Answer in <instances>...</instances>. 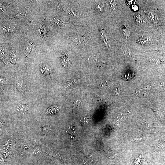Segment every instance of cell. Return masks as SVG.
<instances>
[{
    "mask_svg": "<svg viewBox=\"0 0 165 165\" xmlns=\"http://www.w3.org/2000/svg\"><path fill=\"white\" fill-rule=\"evenodd\" d=\"M35 50V45L32 43H29L25 48V52L28 55H31L34 53Z\"/></svg>",
    "mask_w": 165,
    "mask_h": 165,
    "instance_id": "1",
    "label": "cell"
},
{
    "mask_svg": "<svg viewBox=\"0 0 165 165\" xmlns=\"http://www.w3.org/2000/svg\"><path fill=\"white\" fill-rule=\"evenodd\" d=\"M38 30L39 33L42 37H46L48 35L46 28L44 24H41L39 25Z\"/></svg>",
    "mask_w": 165,
    "mask_h": 165,
    "instance_id": "2",
    "label": "cell"
},
{
    "mask_svg": "<svg viewBox=\"0 0 165 165\" xmlns=\"http://www.w3.org/2000/svg\"><path fill=\"white\" fill-rule=\"evenodd\" d=\"M51 22L53 24L57 27H61L64 25L63 20L59 18L53 17L51 19Z\"/></svg>",
    "mask_w": 165,
    "mask_h": 165,
    "instance_id": "3",
    "label": "cell"
},
{
    "mask_svg": "<svg viewBox=\"0 0 165 165\" xmlns=\"http://www.w3.org/2000/svg\"><path fill=\"white\" fill-rule=\"evenodd\" d=\"M81 102L78 100H75L72 104V108L75 110L78 111L80 109L81 107Z\"/></svg>",
    "mask_w": 165,
    "mask_h": 165,
    "instance_id": "4",
    "label": "cell"
},
{
    "mask_svg": "<svg viewBox=\"0 0 165 165\" xmlns=\"http://www.w3.org/2000/svg\"><path fill=\"white\" fill-rule=\"evenodd\" d=\"M16 86L20 91H24L26 89L24 83L21 81H18L16 83Z\"/></svg>",
    "mask_w": 165,
    "mask_h": 165,
    "instance_id": "5",
    "label": "cell"
},
{
    "mask_svg": "<svg viewBox=\"0 0 165 165\" xmlns=\"http://www.w3.org/2000/svg\"><path fill=\"white\" fill-rule=\"evenodd\" d=\"M28 107L25 105H18L16 109L19 112L21 113L25 112L28 109Z\"/></svg>",
    "mask_w": 165,
    "mask_h": 165,
    "instance_id": "6",
    "label": "cell"
},
{
    "mask_svg": "<svg viewBox=\"0 0 165 165\" xmlns=\"http://www.w3.org/2000/svg\"><path fill=\"white\" fill-rule=\"evenodd\" d=\"M122 32L127 37L129 36L130 31L127 26L125 23L123 25Z\"/></svg>",
    "mask_w": 165,
    "mask_h": 165,
    "instance_id": "7",
    "label": "cell"
},
{
    "mask_svg": "<svg viewBox=\"0 0 165 165\" xmlns=\"http://www.w3.org/2000/svg\"><path fill=\"white\" fill-rule=\"evenodd\" d=\"M134 76V74H128L122 76V78L125 80H127L132 79Z\"/></svg>",
    "mask_w": 165,
    "mask_h": 165,
    "instance_id": "8",
    "label": "cell"
},
{
    "mask_svg": "<svg viewBox=\"0 0 165 165\" xmlns=\"http://www.w3.org/2000/svg\"><path fill=\"white\" fill-rule=\"evenodd\" d=\"M10 59L12 63H15L16 62V56L13 52L11 53Z\"/></svg>",
    "mask_w": 165,
    "mask_h": 165,
    "instance_id": "9",
    "label": "cell"
},
{
    "mask_svg": "<svg viewBox=\"0 0 165 165\" xmlns=\"http://www.w3.org/2000/svg\"><path fill=\"white\" fill-rule=\"evenodd\" d=\"M140 38L139 39L138 41H139L140 42H141V43L142 44H147V43H149V41L148 40V38Z\"/></svg>",
    "mask_w": 165,
    "mask_h": 165,
    "instance_id": "10",
    "label": "cell"
},
{
    "mask_svg": "<svg viewBox=\"0 0 165 165\" xmlns=\"http://www.w3.org/2000/svg\"><path fill=\"white\" fill-rule=\"evenodd\" d=\"M72 60L69 57L64 59L62 61L63 64H65L64 65L65 66H67L70 64Z\"/></svg>",
    "mask_w": 165,
    "mask_h": 165,
    "instance_id": "11",
    "label": "cell"
},
{
    "mask_svg": "<svg viewBox=\"0 0 165 165\" xmlns=\"http://www.w3.org/2000/svg\"><path fill=\"white\" fill-rule=\"evenodd\" d=\"M147 90L146 89H141L138 90L137 92L138 94L141 93L142 95H145L147 93Z\"/></svg>",
    "mask_w": 165,
    "mask_h": 165,
    "instance_id": "12",
    "label": "cell"
},
{
    "mask_svg": "<svg viewBox=\"0 0 165 165\" xmlns=\"http://www.w3.org/2000/svg\"><path fill=\"white\" fill-rule=\"evenodd\" d=\"M33 151L34 152H37V153H38V152H41L40 151V148H35V149Z\"/></svg>",
    "mask_w": 165,
    "mask_h": 165,
    "instance_id": "13",
    "label": "cell"
},
{
    "mask_svg": "<svg viewBox=\"0 0 165 165\" xmlns=\"http://www.w3.org/2000/svg\"><path fill=\"white\" fill-rule=\"evenodd\" d=\"M133 9L134 10H137L138 9V7L137 6H135L133 7Z\"/></svg>",
    "mask_w": 165,
    "mask_h": 165,
    "instance_id": "14",
    "label": "cell"
},
{
    "mask_svg": "<svg viewBox=\"0 0 165 165\" xmlns=\"http://www.w3.org/2000/svg\"><path fill=\"white\" fill-rule=\"evenodd\" d=\"M97 6H98L97 7V8H100V7L99 6V5H98ZM98 9L100 11H101V10H102V9Z\"/></svg>",
    "mask_w": 165,
    "mask_h": 165,
    "instance_id": "15",
    "label": "cell"
}]
</instances>
